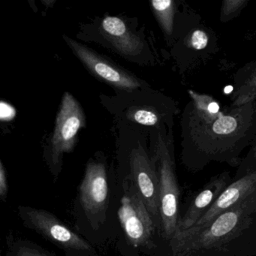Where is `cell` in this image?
Segmentation results:
<instances>
[{
	"mask_svg": "<svg viewBox=\"0 0 256 256\" xmlns=\"http://www.w3.org/2000/svg\"><path fill=\"white\" fill-rule=\"evenodd\" d=\"M230 175L228 172L212 178L190 204L185 215L178 222L176 232L192 228L230 185Z\"/></svg>",
	"mask_w": 256,
	"mask_h": 256,
	"instance_id": "12",
	"label": "cell"
},
{
	"mask_svg": "<svg viewBox=\"0 0 256 256\" xmlns=\"http://www.w3.org/2000/svg\"><path fill=\"white\" fill-rule=\"evenodd\" d=\"M248 2L247 0H224L220 11V22L227 23L238 17Z\"/></svg>",
	"mask_w": 256,
	"mask_h": 256,
	"instance_id": "17",
	"label": "cell"
},
{
	"mask_svg": "<svg viewBox=\"0 0 256 256\" xmlns=\"http://www.w3.org/2000/svg\"><path fill=\"white\" fill-rule=\"evenodd\" d=\"M118 217L133 246H144L150 241L156 226L133 184L132 186H125Z\"/></svg>",
	"mask_w": 256,
	"mask_h": 256,
	"instance_id": "4",
	"label": "cell"
},
{
	"mask_svg": "<svg viewBox=\"0 0 256 256\" xmlns=\"http://www.w3.org/2000/svg\"><path fill=\"white\" fill-rule=\"evenodd\" d=\"M6 108H4V106L1 104V110H6V115L2 118V120H4L12 119V118L14 116V114H16L14 109H13L12 106H10V104H7V103L6 104Z\"/></svg>",
	"mask_w": 256,
	"mask_h": 256,
	"instance_id": "21",
	"label": "cell"
},
{
	"mask_svg": "<svg viewBox=\"0 0 256 256\" xmlns=\"http://www.w3.org/2000/svg\"><path fill=\"white\" fill-rule=\"evenodd\" d=\"M256 192V169H254L230 184L194 226H203L210 222L224 211L248 198Z\"/></svg>",
	"mask_w": 256,
	"mask_h": 256,
	"instance_id": "11",
	"label": "cell"
},
{
	"mask_svg": "<svg viewBox=\"0 0 256 256\" xmlns=\"http://www.w3.org/2000/svg\"><path fill=\"white\" fill-rule=\"evenodd\" d=\"M102 35L122 54L137 55L144 48L143 42L134 34L124 20L114 16H107L100 26Z\"/></svg>",
	"mask_w": 256,
	"mask_h": 256,
	"instance_id": "13",
	"label": "cell"
},
{
	"mask_svg": "<svg viewBox=\"0 0 256 256\" xmlns=\"http://www.w3.org/2000/svg\"><path fill=\"white\" fill-rule=\"evenodd\" d=\"M256 100V59L245 64L235 73L230 101L240 107Z\"/></svg>",
	"mask_w": 256,
	"mask_h": 256,
	"instance_id": "14",
	"label": "cell"
},
{
	"mask_svg": "<svg viewBox=\"0 0 256 256\" xmlns=\"http://www.w3.org/2000/svg\"><path fill=\"white\" fill-rule=\"evenodd\" d=\"M24 215L26 223L32 228L61 246L82 251L92 250L86 240L62 224L50 212L44 210L24 208Z\"/></svg>",
	"mask_w": 256,
	"mask_h": 256,
	"instance_id": "9",
	"label": "cell"
},
{
	"mask_svg": "<svg viewBox=\"0 0 256 256\" xmlns=\"http://www.w3.org/2000/svg\"><path fill=\"white\" fill-rule=\"evenodd\" d=\"M84 113L78 102L70 92H66L56 116L52 139V160L59 162L62 154L74 149L79 130L85 126Z\"/></svg>",
	"mask_w": 256,
	"mask_h": 256,
	"instance_id": "5",
	"label": "cell"
},
{
	"mask_svg": "<svg viewBox=\"0 0 256 256\" xmlns=\"http://www.w3.org/2000/svg\"><path fill=\"white\" fill-rule=\"evenodd\" d=\"M254 169H256V136L252 142L245 158L241 162L238 175L240 176H244Z\"/></svg>",
	"mask_w": 256,
	"mask_h": 256,
	"instance_id": "18",
	"label": "cell"
},
{
	"mask_svg": "<svg viewBox=\"0 0 256 256\" xmlns=\"http://www.w3.org/2000/svg\"><path fill=\"white\" fill-rule=\"evenodd\" d=\"M64 38L74 54L96 77L124 90H133L140 88V82L134 76L114 65L86 46L68 37Z\"/></svg>",
	"mask_w": 256,
	"mask_h": 256,
	"instance_id": "8",
	"label": "cell"
},
{
	"mask_svg": "<svg viewBox=\"0 0 256 256\" xmlns=\"http://www.w3.org/2000/svg\"><path fill=\"white\" fill-rule=\"evenodd\" d=\"M188 92L191 100L181 120L184 162L191 168L210 162L236 164L256 136V100L220 110L212 97Z\"/></svg>",
	"mask_w": 256,
	"mask_h": 256,
	"instance_id": "1",
	"label": "cell"
},
{
	"mask_svg": "<svg viewBox=\"0 0 256 256\" xmlns=\"http://www.w3.org/2000/svg\"><path fill=\"white\" fill-rule=\"evenodd\" d=\"M150 4L154 14L166 35L169 38H174L178 2L173 0H152Z\"/></svg>",
	"mask_w": 256,
	"mask_h": 256,
	"instance_id": "15",
	"label": "cell"
},
{
	"mask_svg": "<svg viewBox=\"0 0 256 256\" xmlns=\"http://www.w3.org/2000/svg\"><path fill=\"white\" fill-rule=\"evenodd\" d=\"M167 116L168 115L161 113L158 109L154 107L140 108L130 110L128 113V119L133 122L148 126L160 125L162 121L163 122L166 120Z\"/></svg>",
	"mask_w": 256,
	"mask_h": 256,
	"instance_id": "16",
	"label": "cell"
},
{
	"mask_svg": "<svg viewBox=\"0 0 256 256\" xmlns=\"http://www.w3.org/2000/svg\"><path fill=\"white\" fill-rule=\"evenodd\" d=\"M173 140L166 139L160 133L157 142L156 156L158 162L161 227L166 240H170L179 222V188L175 173Z\"/></svg>",
	"mask_w": 256,
	"mask_h": 256,
	"instance_id": "3",
	"label": "cell"
},
{
	"mask_svg": "<svg viewBox=\"0 0 256 256\" xmlns=\"http://www.w3.org/2000/svg\"><path fill=\"white\" fill-rule=\"evenodd\" d=\"M17 256H47L43 253L40 252L38 250H34V248L24 247L20 248Z\"/></svg>",
	"mask_w": 256,
	"mask_h": 256,
	"instance_id": "20",
	"label": "cell"
},
{
	"mask_svg": "<svg viewBox=\"0 0 256 256\" xmlns=\"http://www.w3.org/2000/svg\"><path fill=\"white\" fill-rule=\"evenodd\" d=\"M79 192L80 203L88 215L102 212L108 198L107 174L102 163H88Z\"/></svg>",
	"mask_w": 256,
	"mask_h": 256,
	"instance_id": "10",
	"label": "cell"
},
{
	"mask_svg": "<svg viewBox=\"0 0 256 256\" xmlns=\"http://www.w3.org/2000/svg\"><path fill=\"white\" fill-rule=\"evenodd\" d=\"M174 256H248L256 252V192L200 226L176 232Z\"/></svg>",
	"mask_w": 256,
	"mask_h": 256,
	"instance_id": "2",
	"label": "cell"
},
{
	"mask_svg": "<svg viewBox=\"0 0 256 256\" xmlns=\"http://www.w3.org/2000/svg\"><path fill=\"white\" fill-rule=\"evenodd\" d=\"M180 67L182 72L209 60L218 50L217 37L212 30L200 23L193 24L180 37L178 42Z\"/></svg>",
	"mask_w": 256,
	"mask_h": 256,
	"instance_id": "7",
	"label": "cell"
},
{
	"mask_svg": "<svg viewBox=\"0 0 256 256\" xmlns=\"http://www.w3.org/2000/svg\"><path fill=\"white\" fill-rule=\"evenodd\" d=\"M8 188L6 170L2 162H0V196L2 200L6 198L8 194Z\"/></svg>",
	"mask_w": 256,
	"mask_h": 256,
	"instance_id": "19",
	"label": "cell"
},
{
	"mask_svg": "<svg viewBox=\"0 0 256 256\" xmlns=\"http://www.w3.org/2000/svg\"><path fill=\"white\" fill-rule=\"evenodd\" d=\"M133 184L157 227L161 226L160 180L155 166L142 146L132 151L130 158Z\"/></svg>",
	"mask_w": 256,
	"mask_h": 256,
	"instance_id": "6",
	"label": "cell"
}]
</instances>
